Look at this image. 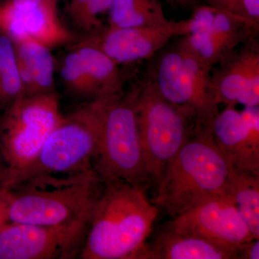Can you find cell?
<instances>
[{
  "label": "cell",
  "instance_id": "5b68a950",
  "mask_svg": "<svg viewBox=\"0 0 259 259\" xmlns=\"http://www.w3.org/2000/svg\"><path fill=\"white\" fill-rule=\"evenodd\" d=\"M135 107L144 153L146 190L157 187L168 163L193 133L188 110L161 96L149 77L135 90Z\"/></svg>",
  "mask_w": 259,
  "mask_h": 259
},
{
  "label": "cell",
  "instance_id": "7402d4cb",
  "mask_svg": "<svg viewBox=\"0 0 259 259\" xmlns=\"http://www.w3.org/2000/svg\"><path fill=\"white\" fill-rule=\"evenodd\" d=\"M61 76L66 81L73 82L83 76L81 61L78 53L69 54L66 58L61 70Z\"/></svg>",
  "mask_w": 259,
  "mask_h": 259
},
{
  "label": "cell",
  "instance_id": "f1b7e54d",
  "mask_svg": "<svg viewBox=\"0 0 259 259\" xmlns=\"http://www.w3.org/2000/svg\"><path fill=\"white\" fill-rule=\"evenodd\" d=\"M1 158H3V157H2L1 149H0V161H1ZM3 167H1V165H0V171H1V170L3 169Z\"/></svg>",
  "mask_w": 259,
  "mask_h": 259
},
{
  "label": "cell",
  "instance_id": "ffe728a7",
  "mask_svg": "<svg viewBox=\"0 0 259 259\" xmlns=\"http://www.w3.org/2000/svg\"><path fill=\"white\" fill-rule=\"evenodd\" d=\"M20 56L32 81L49 88L54 76V61L49 51L37 42H26L20 46Z\"/></svg>",
  "mask_w": 259,
  "mask_h": 259
},
{
  "label": "cell",
  "instance_id": "6da1fadb",
  "mask_svg": "<svg viewBox=\"0 0 259 259\" xmlns=\"http://www.w3.org/2000/svg\"><path fill=\"white\" fill-rule=\"evenodd\" d=\"M146 191L124 181H102L80 250L81 258H137L160 211Z\"/></svg>",
  "mask_w": 259,
  "mask_h": 259
},
{
  "label": "cell",
  "instance_id": "9a60e30c",
  "mask_svg": "<svg viewBox=\"0 0 259 259\" xmlns=\"http://www.w3.org/2000/svg\"><path fill=\"white\" fill-rule=\"evenodd\" d=\"M136 259H238L234 250L164 225Z\"/></svg>",
  "mask_w": 259,
  "mask_h": 259
},
{
  "label": "cell",
  "instance_id": "30bf717a",
  "mask_svg": "<svg viewBox=\"0 0 259 259\" xmlns=\"http://www.w3.org/2000/svg\"><path fill=\"white\" fill-rule=\"evenodd\" d=\"M86 232L9 222L0 231V259L71 258Z\"/></svg>",
  "mask_w": 259,
  "mask_h": 259
},
{
  "label": "cell",
  "instance_id": "2e32d148",
  "mask_svg": "<svg viewBox=\"0 0 259 259\" xmlns=\"http://www.w3.org/2000/svg\"><path fill=\"white\" fill-rule=\"evenodd\" d=\"M227 194L236 204L252 236L259 239V174L231 166Z\"/></svg>",
  "mask_w": 259,
  "mask_h": 259
},
{
  "label": "cell",
  "instance_id": "484cf974",
  "mask_svg": "<svg viewBox=\"0 0 259 259\" xmlns=\"http://www.w3.org/2000/svg\"><path fill=\"white\" fill-rule=\"evenodd\" d=\"M238 259H258L259 239L246 242L238 248Z\"/></svg>",
  "mask_w": 259,
  "mask_h": 259
},
{
  "label": "cell",
  "instance_id": "8992f818",
  "mask_svg": "<svg viewBox=\"0 0 259 259\" xmlns=\"http://www.w3.org/2000/svg\"><path fill=\"white\" fill-rule=\"evenodd\" d=\"M98 145L93 168L100 180H121L146 189L144 153L134 91L97 99Z\"/></svg>",
  "mask_w": 259,
  "mask_h": 259
},
{
  "label": "cell",
  "instance_id": "277c9868",
  "mask_svg": "<svg viewBox=\"0 0 259 259\" xmlns=\"http://www.w3.org/2000/svg\"><path fill=\"white\" fill-rule=\"evenodd\" d=\"M102 181L95 170L55 185L10 189V222L87 233Z\"/></svg>",
  "mask_w": 259,
  "mask_h": 259
},
{
  "label": "cell",
  "instance_id": "3957f363",
  "mask_svg": "<svg viewBox=\"0 0 259 259\" xmlns=\"http://www.w3.org/2000/svg\"><path fill=\"white\" fill-rule=\"evenodd\" d=\"M98 145L96 105L94 102L67 120L61 119L34 161L18 173L0 180L10 189L44 185L57 175L74 177L93 171Z\"/></svg>",
  "mask_w": 259,
  "mask_h": 259
},
{
  "label": "cell",
  "instance_id": "d6986e66",
  "mask_svg": "<svg viewBox=\"0 0 259 259\" xmlns=\"http://www.w3.org/2000/svg\"><path fill=\"white\" fill-rule=\"evenodd\" d=\"M22 88V80L14 49L9 37L0 36V107L14 100Z\"/></svg>",
  "mask_w": 259,
  "mask_h": 259
},
{
  "label": "cell",
  "instance_id": "4316f807",
  "mask_svg": "<svg viewBox=\"0 0 259 259\" xmlns=\"http://www.w3.org/2000/svg\"><path fill=\"white\" fill-rule=\"evenodd\" d=\"M167 3L175 8L186 10H194L198 6L199 0H166Z\"/></svg>",
  "mask_w": 259,
  "mask_h": 259
},
{
  "label": "cell",
  "instance_id": "7a4b0ae2",
  "mask_svg": "<svg viewBox=\"0 0 259 259\" xmlns=\"http://www.w3.org/2000/svg\"><path fill=\"white\" fill-rule=\"evenodd\" d=\"M231 166L214 143L211 127L194 126L163 172L151 201L159 210L176 217L204 201L228 194Z\"/></svg>",
  "mask_w": 259,
  "mask_h": 259
},
{
  "label": "cell",
  "instance_id": "52a82bcc",
  "mask_svg": "<svg viewBox=\"0 0 259 259\" xmlns=\"http://www.w3.org/2000/svg\"><path fill=\"white\" fill-rule=\"evenodd\" d=\"M54 98L19 99L0 122V149L6 163L0 180L30 165L61 120Z\"/></svg>",
  "mask_w": 259,
  "mask_h": 259
},
{
  "label": "cell",
  "instance_id": "cb8c5ba5",
  "mask_svg": "<svg viewBox=\"0 0 259 259\" xmlns=\"http://www.w3.org/2000/svg\"><path fill=\"white\" fill-rule=\"evenodd\" d=\"M10 189L0 185V231L10 222Z\"/></svg>",
  "mask_w": 259,
  "mask_h": 259
},
{
  "label": "cell",
  "instance_id": "8fae6325",
  "mask_svg": "<svg viewBox=\"0 0 259 259\" xmlns=\"http://www.w3.org/2000/svg\"><path fill=\"white\" fill-rule=\"evenodd\" d=\"M210 88L218 106L258 107V36L236 48L213 66Z\"/></svg>",
  "mask_w": 259,
  "mask_h": 259
},
{
  "label": "cell",
  "instance_id": "7c38bea8",
  "mask_svg": "<svg viewBox=\"0 0 259 259\" xmlns=\"http://www.w3.org/2000/svg\"><path fill=\"white\" fill-rule=\"evenodd\" d=\"M149 71L150 78L161 96L193 115L195 127H211L219 112L197 90L178 44L158 56Z\"/></svg>",
  "mask_w": 259,
  "mask_h": 259
},
{
  "label": "cell",
  "instance_id": "603a6c76",
  "mask_svg": "<svg viewBox=\"0 0 259 259\" xmlns=\"http://www.w3.org/2000/svg\"><path fill=\"white\" fill-rule=\"evenodd\" d=\"M207 5L233 14L241 15V0H204ZM243 18V17H242Z\"/></svg>",
  "mask_w": 259,
  "mask_h": 259
},
{
  "label": "cell",
  "instance_id": "e0dca14e",
  "mask_svg": "<svg viewBox=\"0 0 259 259\" xmlns=\"http://www.w3.org/2000/svg\"><path fill=\"white\" fill-rule=\"evenodd\" d=\"M109 10L113 28L155 26L169 21L159 0H112Z\"/></svg>",
  "mask_w": 259,
  "mask_h": 259
},
{
  "label": "cell",
  "instance_id": "44dd1931",
  "mask_svg": "<svg viewBox=\"0 0 259 259\" xmlns=\"http://www.w3.org/2000/svg\"><path fill=\"white\" fill-rule=\"evenodd\" d=\"M112 0H72V9L90 20L110 9Z\"/></svg>",
  "mask_w": 259,
  "mask_h": 259
},
{
  "label": "cell",
  "instance_id": "ac0fdd59",
  "mask_svg": "<svg viewBox=\"0 0 259 259\" xmlns=\"http://www.w3.org/2000/svg\"><path fill=\"white\" fill-rule=\"evenodd\" d=\"M47 3L32 6L15 7L7 10V21L10 35L17 39L36 35L44 30L47 22Z\"/></svg>",
  "mask_w": 259,
  "mask_h": 259
},
{
  "label": "cell",
  "instance_id": "d4e9b609",
  "mask_svg": "<svg viewBox=\"0 0 259 259\" xmlns=\"http://www.w3.org/2000/svg\"><path fill=\"white\" fill-rule=\"evenodd\" d=\"M241 6L242 17L259 25V0H241Z\"/></svg>",
  "mask_w": 259,
  "mask_h": 259
},
{
  "label": "cell",
  "instance_id": "9c48e42d",
  "mask_svg": "<svg viewBox=\"0 0 259 259\" xmlns=\"http://www.w3.org/2000/svg\"><path fill=\"white\" fill-rule=\"evenodd\" d=\"M191 18L192 31L186 36L199 57L211 67L236 48L258 36L259 25L207 5L196 7Z\"/></svg>",
  "mask_w": 259,
  "mask_h": 259
},
{
  "label": "cell",
  "instance_id": "5bb4252c",
  "mask_svg": "<svg viewBox=\"0 0 259 259\" xmlns=\"http://www.w3.org/2000/svg\"><path fill=\"white\" fill-rule=\"evenodd\" d=\"M192 18L155 26L112 28L100 49L116 64L134 62L152 57L173 37L185 36L192 31Z\"/></svg>",
  "mask_w": 259,
  "mask_h": 259
},
{
  "label": "cell",
  "instance_id": "4fadbf2b",
  "mask_svg": "<svg viewBox=\"0 0 259 259\" xmlns=\"http://www.w3.org/2000/svg\"><path fill=\"white\" fill-rule=\"evenodd\" d=\"M213 139L233 168L259 174V108L227 105L211 125Z\"/></svg>",
  "mask_w": 259,
  "mask_h": 259
},
{
  "label": "cell",
  "instance_id": "ba28073f",
  "mask_svg": "<svg viewBox=\"0 0 259 259\" xmlns=\"http://www.w3.org/2000/svg\"><path fill=\"white\" fill-rule=\"evenodd\" d=\"M167 225L175 231L200 237L236 253L240 245L255 239L228 194L204 201L174 217Z\"/></svg>",
  "mask_w": 259,
  "mask_h": 259
},
{
  "label": "cell",
  "instance_id": "83f0119b",
  "mask_svg": "<svg viewBox=\"0 0 259 259\" xmlns=\"http://www.w3.org/2000/svg\"><path fill=\"white\" fill-rule=\"evenodd\" d=\"M49 1L50 0H12L11 5L15 7L32 6V5L48 3Z\"/></svg>",
  "mask_w": 259,
  "mask_h": 259
}]
</instances>
